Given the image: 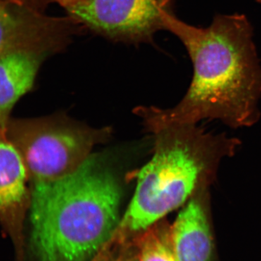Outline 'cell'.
Masks as SVG:
<instances>
[{"label":"cell","instance_id":"obj_6","mask_svg":"<svg viewBox=\"0 0 261 261\" xmlns=\"http://www.w3.org/2000/svg\"><path fill=\"white\" fill-rule=\"evenodd\" d=\"M34 5L31 0H0V54L24 47L56 53L68 40L76 23L46 16Z\"/></svg>","mask_w":261,"mask_h":261},{"label":"cell","instance_id":"obj_10","mask_svg":"<svg viewBox=\"0 0 261 261\" xmlns=\"http://www.w3.org/2000/svg\"><path fill=\"white\" fill-rule=\"evenodd\" d=\"M137 261H178L173 246L172 225L161 219L132 240Z\"/></svg>","mask_w":261,"mask_h":261},{"label":"cell","instance_id":"obj_12","mask_svg":"<svg viewBox=\"0 0 261 261\" xmlns=\"http://www.w3.org/2000/svg\"><path fill=\"white\" fill-rule=\"evenodd\" d=\"M132 261H137V253H136V256L135 258H134V260H132Z\"/></svg>","mask_w":261,"mask_h":261},{"label":"cell","instance_id":"obj_7","mask_svg":"<svg viewBox=\"0 0 261 261\" xmlns=\"http://www.w3.org/2000/svg\"><path fill=\"white\" fill-rule=\"evenodd\" d=\"M6 129H0V225L14 244L18 261H23L30 181L23 160Z\"/></svg>","mask_w":261,"mask_h":261},{"label":"cell","instance_id":"obj_14","mask_svg":"<svg viewBox=\"0 0 261 261\" xmlns=\"http://www.w3.org/2000/svg\"><path fill=\"white\" fill-rule=\"evenodd\" d=\"M256 1L257 2V3H260V4H261V0H256Z\"/></svg>","mask_w":261,"mask_h":261},{"label":"cell","instance_id":"obj_13","mask_svg":"<svg viewBox=\"0 0 261 261\" xmlns=\"http://www.w3.org/2000/svg\"><path fill=\"white\" fill-rule=\"evenodd\" d=\"M41 1H42V2H46V1H48V0H41ZM57 2H59V1H61V0H56Z\"/></svg>","mask_w":261,"mask_h":261},{"label":"cell","instance_id":"obj_9","mask_svg":"<svg viewBox=\"0 0 261 261\" xmlns=\"http://www.w3.org/2000/svg\"><path fill=\"white\" fill-rule=\"evenodd\" d=\"M53 53L24 47L0 54V129H6L15 104L32 89L41 65Z\"/></svg>","mask_w":261,"mask_h":261},{"label":"cell","instance_id":"obj_4","mask_svg":"<svg viewBox=\"0 0 261 261\" xmlns=\"http://www.w3.org/2000/svg\"><path fill=\"white\" fill-rule=\"evenodd\" d=\"M6 132L23 160L30 185L75 172L94 146L110 135L108 128L81 126L60 117L11 118Z\"/></svg>","mask_w":261,"mask_h":261},{"label":"cell","instance_id":"obj_8","mask_svg":"<svg viewBox=\"0 0 261 261\" xmlns=\"http://www.w3.org/2000/svg\"><path fill=\"white\" fill-rule=\"evenodd\" d=\"M178 261H218L215 247L210 188L192 196L172 224Z\"/></svg>","mask_w":261,"mask_h":261},{"label":"cell","instance_id":"obj_11","mask_svg":"<svg viewBox=\"0 0 261 261\" xmlns=\"http://www.w3.org/2000/svg\"><path fill=\"white\" fill-rule=\"evenodd\" d=\"M134 250L132 243L120 244L111 239L90 261H132L136 256Z\"/></svg>","mask_w":261,"mask_h":261},{"label":"cell","instance_id":"obj_5","mask_svg":"<svg viewBox=\"0 0 261 261\" xmlns=\"http://www.w3.org/2000/svg\"><path fill=\"white\" fill-rule=\"evenodd\" d=\"M176 0H61L75 23L117 41L140 42L165 29Z\"/></svg>","mask_w":261,"mask_h":261},{"label":"cell","instance_id":"obj_2","mask_svg":"<svg viewBox=\"0 0 261 261\" xmlns=\"http://www.w3.org/2000/svg\"><path fill=\"white\" fill-rule=\"evenodd\" d=\"M30 186L31 246L38 261H90L121 221V185L97 156L68 176Z\"/></svg>","mask_w":261,"mask_h":261},{"label":"cell","instance_id":"obj_3","mask_svg":"<svg viewBox=\"0 0 261 261\" xmlns=\"http://www.w3.org/2000/svg\"><path fill=\"white\" fill-rule=\"evenodd\" d=\"M156 135L153 157L136 174L137 188L111 238L126 243L184 206L196 192L211 188L221 161L241 142L206 132L197 124L173 125Z\"/></svg>","mask_w":261,"mask_h":261},{"label":"cell","instance_id":"obj_1","mask_svg":"<svg viewBox=\"0 0 261 261\" xmlns=\"http://www.w3.org/2000/svg\"><path fill=\"white\" fill-rule=\"evenodd\" d=\"M165 29L183 43L193 65L185 97L174 108H139L136 112L154 134L173 125L218 120L231 128L260 118L261 65L246 15L217 14L205 28L165 18Z\"/></svg>","mask_w":261,"mask_h":261}]
</instances>
